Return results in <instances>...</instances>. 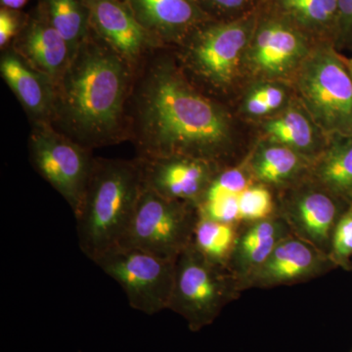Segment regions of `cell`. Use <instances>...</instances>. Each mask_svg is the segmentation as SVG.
<instances>
[{
    "instance_id": "25",
    "label": "cell",
    "mask_w": 352,
    "mask_h": 352,
    "mask_svg": "<svg viewBox=\"0 0 352 352\" xmlns=\"http://www.w3.org/2000/svg\"><path fill=\"white\" fill-rule=\"evenodd\" d=\"M272 195L263 185L252 184L243 192L239 199V220L256 222L267 219L273 212Z\"/></svg>"
},
{
    "instance_id": "29",
    "label": "cell",
    "mask_w": 352,
    "mask_h": 352,
    "mask_svg": "<svg viewBox=\"0 0 352 352\" xmlns=\"http://www.w3.org/2000/svg\"><path fill=\"white\" fill-rule=\"evenodd\" d=\"M252 92L261 97L270 106L272 112L281 107L282 104L284 103L285 97H286L283 88L278 87V85H271V83L259 85V87L254 88Z\"/></svg>"
},
{
    "instance_id": "26",
    "label": "cell",
    "mask_w": 352,
    "mask_h": 352,
    "mask_svg": "<svg viewBox=\"0 0 352 352\" xmlns=\"http://www.w3.org/2000/svg\"><path fill=\"white\" fill-rule=\"evenodd\" d=\"M331 258L344 263L352 256V206L340 217L331 241Z\"/></svg>"
},
{
    "instance_id": "3",
    "label": "cell",
    "mask_w": 352,
    "mask_h": 352,
    "mask_svg": "<svg viewBox=\"0 0 352 352\" xmlns=\"http://www.w3.org/2000/svg\"><path fill=\"white\" fill-rule=\"evenodd\" d=\"M144 185L142 162L94 159L76 220L78 245L90 261L120 245Z\"/></svg>"
},
{
    "instance_id": "7",
    "label": "cell",
    "mask_w": 352,
    "mask_h": 352,
    "mask_svg": "<svg viewBox=\"0 0 352 352\" xmlns=\"http://www.w3.org/2000/svg\"><path fill=\"white\" fill-rule=\"evenodd\" d=\"M176 261L133 248H113L95 264L118 282L133 309L148 315L168 309Z\"/></svg>"
},
{
    "instance_id": "33",
    "label": "cell",
    "mask_w": 352,
    "mask_h": 352,
    "mask_svg": "<svg viewBox=\"0 0 352 352\" xmlns=\"http://www.w3.org/2000/svg\"><path fill=\"white\" fill-rule=\"evenodd\" d=\"M346 64L347 66V69H349V74H351L352 78V58H351V59H349Z\"/></svg>"
},
{
    "instance_id": "16",
    "label": "cell",
    "mask_w": 352,
    "mask_h": 352,
    "mask_svg": "<svg viewBox=\"0 0 352 352\" xmlns=\"http://www.w3.org/2000/svg\"><path fill=\"white\" fill-rule=\"evenodd\" d=\"M330 191L307 189L286 205V220L296 237L326 254L330 251L333 229L339 220V208Z\"/></svg>"
},
{
    "instance_id": "31",
    "label": "cell",
    "mask_w": 352,
    "mask_h": 352,
    "mask_svg": "<svg viewBox=\"0 0 352 352\" xmlns=\"http://www.w3.org/2000/svg\"><path fill=\"white\" fill-rule=\"evenodd\" d=\"M244 109L249 115L256 116V117L267 115V113L272 112L270 110V106L261 97H258V95L254 94L252 91L245 100Z\"/></svg>"
},
{
    "instance_id": "11",
    "label": "cell",
    "mask_w": 352,
    "mask_h": 352,
    "mask_svg": "<svg viewBox=\"0 0 352 352\" xmlns=\"http://www.w3.org/2000/svg\"><path fill=\"white\" fill-rule=\"evenodd\" d=\"M91 31L132 66L157 46L122 0H85Z\"/></svg>"
},
{
    "instance_id": "34",
    "label": "cell",
    "mask_w": 352,
    "mask_h": 352,
    "mask_svg": "<svg viewBox=\"0 0 352 352\" xmlns=\"http://www.w3.org/2000/svg\"><path fill=\"white\" fill-rule=\"evenodd\" d=\"M122 1H124V0H122Z\"/></svg>"
},
{
    "instance_id": "9",
    "label": "cell",
    "mask_w": 352,
    "mask_h": 352,
    "mask_svg": "<svg viewBox=\"0 0 352 352\" xmlns=\"http://www.w3.org/2000/svg\"><path fill=\"white\" fill-rule=\"evenodd\" d=\"M256 25L254 15L201 25L190 36L187 50L190 66L214 87L230 85Z\"/></svg>"
},
{
    "instance_id": "19",
    "label": "cell",
    "mask_w": 352,
    "mask_h": 352,
    "mask_svg": "<svg viewBox=\"0 0 352 352\" xmlns=\"http://www.w3.org/2000/svg\"><path fill=\"white\" fill-rule=\"evenodd\" d=\"M38 9L62 36L75 55L90 31L85 0H39Z\"/></svg>"
},
{
    "instance_id": "4",
    "label": "cell",
    "mask_w": 352,
    "mask_h": 352,
    "mask_svg": "<svg viewBox=\"0 0 352 352\" xmlns=\"http://www.w3.org/2000/svg\"><path fill=\"white\" fill-rule=\"evenodd\" d=\"M298 89L314 124L329 135H352V78L333 48L321 46L302 60Z\"/></svg>"
},
{
    "instance_id": "13",
    "label": "cell",
    "mask_w": 352,
    "mask_h": 352,
    "mask_svg": "<svg viewBox=\"0 0 352 352\" xmlns=\"http://www.w3.org/2000/svg\"><path fill=\"white\" fill-rule=\"evenodd\" d=\"M328 265L329 258L326 254L300 238L288 236L243 284L272 287L305 281L323 273Z\"/></svg>"
},
{
    "instance_id": "30",
    "label": "cell",
    "mask_w": 352,
    "mask_h": 352,
    "mask_svg": "<svg viewBox=\"0 0 352 352\" xmlns=\"http://www.w3.org/2000/svg\"><path fill=\"white\" fill-rule=\"evenodd\" d=\"M337 34L340 38L352 39V0H339Z\"/></svg>"
},
{
    "instance_id": "24",
    "label": "cell",
    "mask_w": 352,
    "mask_h": 352,
    "mask_svg": "<svg viewBox=\"0 0 352 352\" xmlns=\"http://www.w3.org/2000/svg\"><path fill=\"white\" fill-rule=\"evenodd\" d=\"M237 239L236 226L199 217L192 245L210 263L227 267Z\"/></svg>"
},
{
    "instance_id": "6",
    "label": "cell",
    "mask_w": 352,
    "mask_h": 352,
    "mask_svg": "<svg viewBox=\"0 0 352 352\" xmlns=\"http://www.w3.org/2000/svg\"><path fill=\"white\" fill-rule=\"evenodd\" d=\"M198 219L195 206L164 198L144 183L131 223L118 247L133 248L176 261L191 244Z\"/></svg>"
},
{
    "instance_id": "12",
    "label": "cell",
    "mask_w": 352,
    "mask_h": 352,
    "mask_svg": "<svg viewBox=\"0 0 352 352\" xmlns=\"http://www.w3.org/2000/svg\"><path fill=\"white\" fill-rule=\"evenodd\" d=\"M252 69L265 76H281L305 59L307 41L300 29L285 18H270L256 25L250 41Z\"/></svg>"
},
{
    "instance_id": "23",
    "label": "cell",
    "mask_w": 352,
    "mask_h": 352,
    "mask_svg": "<svg viewBox=\"0 0 352 352\" xmlns=\"http://www.w3.org/2000/svg\"><path fill=\"white\" fill-rule=\"evenodd\" d=\"M285 19L298 29L337 32L339 0H275Z\"/></svg>"
},
{
    "instance_id": "15",
    "label": "cell",
    "mask_w": 352,
    "mask_h": 352,
    "mask_svg": "<svg viewBox=\"0 0 352 352\" xmlns=\"http://www.w3.org/2000/svg\"><path fill=\"white\" fill-rule=\"evenodd\" d=\"M12 50L30 66L50 78L55 87L73 59L69 44L38 9L25 19Z\"/></svg>"
},
{
    "instance_id": "20",
    "label": "cell",
    "mask_w": 352,
    "mask_h": 352,
    "mask_svg": "<svg viewBox=\"0 0 352 352\" xmlns=\"http://www.w3.org/2000/svg\"><path fill=\"white\" fill-rule=\"evenodd\" d=\"M302 166V154L273 142L261 146L250 164L254 178L265 184L287 182L295 177Z\"/></svg>"
},
{
    "instance_id": "18",
    "label": "cell",
    "mask_w": 352,
    "mask_h": 352,
    "mask_svg": "<svg viewBox=\"0 0 352 352\" xmlns=\"http://www.w3.org/2000/svg\"><path fill=\"white\" fill-rule=\"evenodd\" d=\"M288 236L289 226L286 220L274 217L254 222L241 237L238 236L227 265L238 284L244 283L258 270L276 245Z\"/></svg>"
},
{
    "instance_id": "17",
    "label": "cell",
    "mask_w": 352,
    "mask_h": 352,
    "mask_svg": "<svg viewBox=\"0 0 352 352\" xmlns=\"http://www.w3.org/2000/svg\"><path fill=\"white\" fill-rule=\"evenodd\" d=\"M0 73L18 100L36 122L50 124L54 117L56 87L13 50L0 60Z\"/></svg>"
},
{
    "instance_id": "21",
    "label": "cell",
    "mask_w": 352,
    "mask_h": 352,
    "mask_svg": "<svg viewBox=\"0 0 352 352\" xmlns=\"http://www.w3.org/2000/svg\"><path fill=\"white\" fill-rule=\"evenodd\" d=\"M333 138L318 164L317 176L333 195L352 198V135Z\"/></svg>"
},
{
    "instance_id": "1",
    "label": "cell",
    "mask_w": 352,
    "mask_h": 352,
    "mask_svg": "<svg viewBox=\"0 0 352 352\" xmlns=\"http://www.w3.org/2000/svg\"><path fill=\"white\" fill-rule=\"evenodd\" d=\"M140 159L184 156L215 162L230 140L226 113L166 60L153 61L134 92Z\"/></svg>"
},
{
    "instance_id": "32",
    "label": "cell",
    "mask_w": 352,
    "mask_h": 352,
    "mask_svg": "<svg viewBox=\"0 0 352 352\" xmlns=\"http://www.w3.org/2000/svg\"><path fill=\"white\" fill-rule=\"evenodd\" d=\"M2 7L11 9V10H20L25 6L28 0H0Z\"/></svg>"
},
{
    "instance_id": "14",
    "label": "cell",
    "mask_w": 352,
    "mask_h": 352,
    "mask_svg": "<svg viewBox=\"0 0 352 352\" xmlns=\"http://www.w3.org/2000/svg\"><path fill=\"white\" fill-rule=\"evenodd\" d=\"M124 1L139 24L159 43L182 41L210 21L196 0Z\"/></svg>"
},
{
    "instance_id": "8",
    "label": "cell",
    "mask_w": 352,
    "mask_h": 352,
    "mask_svg": "<svg viewBox=\"0 0 352 352\" xmlns=\"http://www.w3.org/2000/svg\"><path fill=\"white\" fill-rule=\"evenodd\" d=\"M30 154L41 177L63 197L74 214H78L94 161L87 148L47 122H36L30 138Z\"/></svg>"
},
{
    "instance_id": "27",
    "label": "cell",
    "mask_w": 352,
    "mask_h": 352,
    "mask_svg": "<svg viewBox=\"0 0 352 352\" xmlns=\"http://www.w3.org/2000/svg\"><path fill=\"white\" fill-rule=\"evenodd\" d=\"M25 21L22 20L17 10L2 7L0 10V47H6L7 44L16 38Z\"/></svg>"
},
{
    "instance_id": "5",
    "label": "cell",
    "mask_w": 352,
    "mask_h": 352,
    "mask_svg": "<svg viewBox=\"0 0 352 352\" xmlns=\"http://www.w3.org/2000/svg\"><path fill=\"white\" fill-rule=\"evenodd\" d=\"M238 289L228 268L210 263L191 243L176 259L168 309L182 316L192 332H198L217 319Z\"/></svg>"
},
{
    "instance_id": "28",
    "label": "cell",
    "mask_w": 352,
    "mask_h": 352,
    "mask_svg": "<svg viewBox=\"0 0 352 352\" xmlns=\"http://www.w3.org/2000/svg\"><path fill=\"white\" fill-rule=\"evenodd\" d=\"M201 8L210 16V13L234 14L242 12L249 8L252 0H196Z\"/></svg>"
},
{
    "instance_id": "2",
    "label": "cell",
    "mask_w": 352,
    "mask_h": 352,
    "mask_svg": "<svg viewBox=\"0 0 352 352\" xmlns=\"http://www.w3.org/2000/svg\"><path fill=\"white\" fill-rule=\"evenodd\" d=\"M131 65L90 29L56 85L54 117L83 147L122 140Z\"/></svg>"
},
{
    "instance_id": "22",
    "label": "cell",
    "mask_w": 352,
    "mask_h": 352,
    "mask_svg": "<svg viewBox=\"0 0 352 352\" xmlns=\"http://www.w3.org/2000/svg\"><path fill=\"white\" fill-rule=\"evenodd\" d=\"M314 124L311 118L300 109L289 108L279 117L266 122L264 131L270 142L307 154L314 151L316 143Z\"/></svg>"
},
{
    "instance_id": "10",
    "label": "cell",
    "mask_w": 352,
    "mask_h": 352,
    "mask_svg": "<svg viewBox=\"0 0 352 352\" xmlns=\"http://www.w3.org/2000/svg\"><path fill=\"white\" fill-rule=\"evenodd\" d=\"M140 160L146 186L164 198L195 207L217 171L214 164L196 157L171 156Z\"/></svg>"
}]
</instances>
